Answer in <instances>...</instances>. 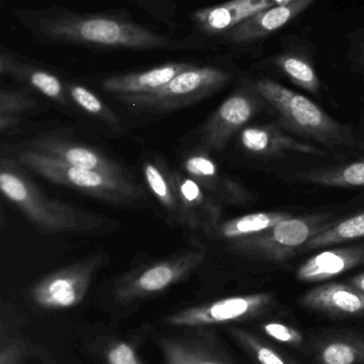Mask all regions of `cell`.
<instances>
[{"label":"cell","instance_id":"obj_1","mask_svg":"<svg viewBox=\"0 0 364 364\" xmlns=\"http://www.w3.org/2000/svg\"><path fill=\"white\" fill-rule=\"evenodd\" d=\"M17 18L44 44L152 51L172 49L177 41L115 14L77 13L62 6L17 12Z\"/></svg>","mask_w":364,"mask_h":364},{"label":"cell","instance_id":"obj_2","mask_svg":"<svg viewBox=\"0 0 364 364\" xmlns=\"http://www.w3.org/2000/svg\"><path fill=\"white\" fill-rule=\"evenodd\" d=\"M0 188L41 232L95 235L119 226L117 220L48 199L11 160H1Z\"/></svg>","mask_w":364,"mask_h":364},{"label":"cell","instance_id":"obj_3","mask_svg":"<svg viewBox=\"0 0 364 364\" xmlns=\"http://www.w3.org/2000/svg\"><path fill=\"white\" fill-rule=\"evenodd\" d=\"M254 89L275 109L284 127L295 134L316 140L327 149L355 144L350 128L333 119L306 96L271 79L256 81Z\"/></svg>","mask_w":364,"mask_h":364},{"label":"cell","instance_id":"obj_4","mask_svg":"<svg viewBox=\"0 0 364 364\" xmlns=\"http://www.w3.org/2000/svg\"><path fill=\"white\" fill-rule=\"evenodd\" d=\"M17 160L21 166L47 181L68 186L113 205H130L147 199L145 188L130 178L73 168L28 149L19 153Z\"/></svg>","mask_w":364,"mask_h":364},{"label":"cell","instance_id":"obj_5","mask_svg":"<svg viewBox=\"0 0 364 364\" xmlns=\"http://www.w3.org/2000/svg\"><path fill=\"white\" fill-rule=\"evenodd\" d=\"M333 224V216L328 213L291 216L262 232L231 241L229 250L247 258L284 262Z\"/></svg>","mask_w":364,"mask_h":364},{"label":"cell","instance_id":"obj_6","mask_svg":"<svg viewBox=\"0 0 364 364\" xmlns=\"http://www.w3.org/2000/svg\"><path fill=\"white\" fill-rule=\"evenodd\" d=\"M232 78L226 70L194 65L152 93L117 96L128 108L147 113H166L192 106L224 87Z\"/></svg>","mask_w":364,"mask_h":364},{"label":"cell","instance_id":"obj_7","mask_svg":"<svg viewBox=\"0 0 364 364\" xmlns=\"http://www.w3.org/2000/svg\"><path fill=\"white\" fill-rule=\"evenodd\" d=\"M205 260V252L192 250L134 269L118 280L115 297L119 303L147 299L186 279Z\"/></svg>","mask_w":364,"mask_h":364},{"label":"cell","instance_id":"obj_8","mask_svg":"<svg viewBox=\"0 0 364 364\" xmlns=\"http://www.w3.org/2000/svg\"><path fill=\"white\" fill-rule=\"evenodd\" d=\"M102 262V255H93L49 274L31 289L32 301L49 310L68 309L79 305Z\"/></svg>","mask_w":364,"mask_h":364},{"label":"cell","instance_id":"obj_9","mask_svg":"<svg viewBox=\"0 0 364 364\" xmlns=\"http://www.w3.org/2000/svg\"><path fill=\"white\" fill-rule=\"evenodd\" d=\"M273 301L274 295L271 293L227 297L169 314L165 318L164 323L171 327L185 328L230 324L262 314Z\"/></svg>","mask_w":364,"mask_h":364},{"label":"cell","instance_id":"obj_10","mask_svg":"<svg viewBox=\"0 0 364 364\" xmlns=\"http://www.w3.org/2000/svg\"><path fill=\"white\" fill-rule=\"evenodd\" d=\"M259 94L241 87L227 98L201 130V144L207 151H220L243 129L259 110Z\"/></svg>","mask_w":364,"mask_h":364},{"label":"cell","instance_id":"obj_11","mask_svg":"<svg viewBox=\"0 0 364 364\" xmlns=\"http://www.w3.org/2000/svg\"><path fill=\"white\" fill-rule=\"evenodd\" d=\"M28 151H36L73 168L95 171L110 176L132 178L126 171L113 160L95 149L63 140L51 134H40L26 144Z\"/></svg>","mask_w":364,"mask_h":364},{"label":"cell","instance_id":"obj_12","mask_svg":"<svg viewBox=\"0 0 364 364\" xmlns=\"http://www.w3.org/2000/svg\"><path fill=\"white\" fill-rule=\"evenodd\" d=\"M170 178L181 201L186 227L213 235L222 220V203L187 174L170 171Z\"/></svg>","mask_w":364,"mask_h":364},{"label":"cell","instance_id":"obj_13","mask_svg":"<svg viewBox=\"0 0 364 364\" xmlns=\"http://www.w3.org/2000/svg\"><path fill=\"white\" fill-rule=\"evenodd\" d=\"M183 170L219 203L245 205L252 196L247 188L220 172L217 164L203 153H194L183 160Z\"/></svg>","mask_w":364,"mask_h":364},{"label":"cell","instance_id":"obj_14","mask_svg":"<svg viewBox=\"0 0 364 364\" xmlns=\"http://www.w3.org/2000/svg\"><path fill=\"white\" fill-rule=\"evenodd\" d=\"M277 6L274 0H231L219 6L197 10L192 21L194 29L207 36H224L243 21Z\"/></svg>","mask_w":364,"mask_h":364},{"label":"cell","instance_id":"obj_15","mask_svg":"<svg viewBox=\"0 0 364 364\" xmlns=\"http://www.w3.org/2000/svg\"><path fill=\"white\" fill-rule=\"evenodd\" d=\"M314 1L293 0L290 4L267 9L227 32L224 38L228 42L243 44L265 38L290 23Z\"/></svg>","mask_w":364,"mask_h":364},{"label":"cell","instance_id":"obj_16","mask_svg":"<svg viewBox=\"0 0 364 364\" xmlns=\"http://www.w3.org/2000/svg\"><path fill=\"white\" fill-rule=\"evenodd\" d=\"M239 141L245 151L258 156H277L286 153L305 154L318 157H326L328 155L324 149L301 142L288 136L276 125L244 128Z\"/></svg>","mask_w":364,"mask_h":364},{"label":"cell","instance_id":"obj_17","mask_svg":"<svg viewBox=\"0 0 364 364\" xmlns=\"http://www.w3.org/2000/svg\"><path fill=\"white\" fill-rule=\"evenodd\" d=\"M194 65L189 62H169L142 72L115 75L103 80L102 87L104 91L115 95V97L152 93Z\"/></svg>","mask_w":364,"mask_h":364},{"label":"cell","instance_id":"obj_18","mask_svg":"<svg viewBox=\"0 0 364 364\" xmlns=\"http://www.w3.org/2000/svg\"><path fill=\"white\" fill-rule=\"evenodd\" d=\"M303 307L333 316L364 314V294L350 284L329 282L308 291L299 299Z\"/></svg>","mask_w":364,"mask_h":364},{"label":"cell","instance_id":"obj_19","mask_svg":"<svg viewBox=\"0 0 364 364\" xmlns=\"http://www.w3.org/2000/svg\"><path fill=\"white\" fill-rule=\"evenodd\" d=\"M364 263V245L325 250L314 255L299 267L296 278L301 282L333 279Z\"/></svg>","mask_w":364,"mask_h":364},{"label":"cell","instance_id":"obj_20","mask_svg":"<svg viewBox=\"0 0 364 364\" xmlns=\"http://www.w3.org/2000/svg\"><path fill=\"white\" fill-rule=\"evenodd\" d=\"M0 74L9 75L17 81L26 83L40 92L42 95L61 106H68V93L58 77L47 70L21 61L8 51L0 55Z\"/></svg>","mask_w":364,"mask_h":364},{"label":"cell","instance_id":"obj_21","mask_svg":"<svg viewBox=\"0 0 364 364\" xmlns=\"http://www.w3.org/2000/svg\"><path fill=\"white\" fill-rule=\"evenodd\" d=\"M164 364H228L201 336H168L157 340Z\"/></svg>","mask_w":364,"mask_h":364},{"label":"cell","instance_id":"obj_22","mask_svg":"<svg viewBox=\"0 0 364 364\" xmlns=\"http://www.w3.org/2000/svg\"><path fill=\"white\" fill-rule=\"evenodd\" d=\"M142 171L150 191L168 214L170 222L186 227L181 201L171 181L170 170L164 164L145 161L142 166Z\"/></svg>","mask_w":364,"mask_h":364},{"label":"cell","instance_id":"obj_23","mask_svg":"<svg viewBox=\"0 0 364 364\" xmlns=\"http://www.w3.org/2000/svg\"><path fill=\"white\" fill-rule=\"evenodd\" d=\"M291 216H292L291 214L279 211L246 214V215L220 223L219 226L212 235L220 239L229 240V241H235L241 237L262 232Z\"/></svg>","mask_w":364,"mask_h":364},{"label":"cell","instance_id":"obj_24","mask_svg":"<svg viewBox=\"0 0 364 364\" xmlns=\"http://www.w3.org/2000/svg\"><path fill=\"white\" fill-rule=\"evenodd\" d=\"M299 178L331 188H364V161L308 171L299 175Z\"/></svg>","mask_w":364,"mask_h":364},{"label":"cell","instance_id":"obj_25","mask_svg":"<svg viewBox=\"0 0 364 364\" xmlns=\"http://www.w3.org/2000/svg\"><path fill=\"white\" fill-rule=\"evenodd\" d=\"M364 237V212L350 216L345 220L336 222L323 232L312 237L305 246L303 252L318 250L336 244L345 243Z\"/></svg>","mask_w":364,"mask_h":364},{"label":"cell","instance_id":"obj_26","mask_svg":"<svg viewBox=\"0 0 364 364\" xmlns=\"http://www.w3.org/2000/svg\"><path fill=\"white\" fill-rule=\"evenodd\" d=\"M68 93L71 100L85 112L106 124L109 128L117 132H122L121 122L115 113L107 107L95 94L89 89L79 85H70Z\"/></svg>","mask_w":364,"mask_h":364},{"label":"cell","instance_id":"obj_27","mask_svg":"<svg viewBox=\"0 0 364 364\" xmlns=\"http://www.w3.org/2000/svg\"><path fill=\"white\" fill-rule=\"evenodd\" d=\"M274 63L299 87L310 93L318 94L320 91V78L307 60L298 55L284 53L275 58Z\"/></svg>","mask_w":364,"mask_h":364},{"label":"cell","instance_id":"obj_28","mask_svg":"<svg viewBox=\"0 0 364 364\" xmlns=\"http://www.w3.org/2000/svg\"><path fill=\"white\" fill-rule=\"evenodd\" d=\"M322 364H360L364 363V342L336 340L323 346L320 353Z\"/></svg>","mask_w":364,"mask_h":364},{"label":"cell","instance_id":"obj_29","mask_svg":"<svg viewBox=\"0 0 364 364\" xmlns=\"http://www.w3.org/2000/svg\"><path fill=\"white\" fill-rule=\"evenodd\" d=\"M103 364H143L136 346L122 339L104 340L98 346Z\"/></svg>","mask_w":364,"mask_h":364},{"label":"cell","instance_id":"obj_30","mask_svg":"<svg viewBox=\"0 0 364 364\" xmlns=\"http://www.w3.org/2000/svg\"><path fill=\"white\" fill-rule=\"evenodd\" d=\"M231 333L236 339V341L256 358L259 363L288 364L279 353L276 352L275 350L263 343L260 339L250 333L249 331H244V329L233 328L231 329Z\"/></svg>","mask_w":364,"mask_h":364},{"label":"cell","instance_id":"obj_31","mask_svg":"<svg viewBox=\"0 0 364 364\" xmlns=\"http://www.w3.org/2000/svg\"><path fill=\"white\" fill-rule=\"evenodd\" d=\"M36 100L23 93L13 90L2 89L0 91V114L19 117L26 111L32 110L36 107Z\"/></svg>","mask_w":364,"mask_h":364},{"label":"cell","instance_id":"obj_32","mask_svg":"<svg viewBox=\"0 0 364 364\" xmlns=\"http://www.w3.org/2000/svg\"><path fill=\"white\" fill-rule=\"evenodd\" d=\"M263 331L265 335L273 338L280 343L288 344V346H298L303 344V336L301 331L288 325L282 324L279 322H267L262 325Z\"/></svg>","mask_w":364,"mask_h":364},{"label":"cell","instance_id":"obj_33","mask_svg":"<svg viewBox=\"0 0 364 364\" xmlns=\"http://www.w3.org/2000/svg\"><path fill=\"white\" fill-rule=\"evenodd\" d=\"M25 354V346L16 338L1 335L0 346V364H19Z\"/></svg>","mask_w":364,"mask_h":364},{"label":"cell","instance_id":"obj_34","mask_svg":"<svg viewBox=\"0 0 364 364\" xmlns=\"http://www.w3.org/2000/svg\"><path fill=\"white\" fill-rule=\"evenodd\" d=\"M350 284L364 294V273L359 274V275L353 277L352 279L350 280Z\"/></svg>","mask_w":364,"mask_h":364},{"label":"cell","instance_id":"obj_35","mask_svg":"<svg viewBox=\"0 0 364 364\" xmlns=\"http://www.w3.org/2000/svg\"><path fill=\"white\" fill-rule=\"evenodd\" d=\"M274 1L276 2L277 6H284V4H290V2H292L293 0H274Z\"/></svg>","mask_w":364,"mask_h":364}]
</instances>
